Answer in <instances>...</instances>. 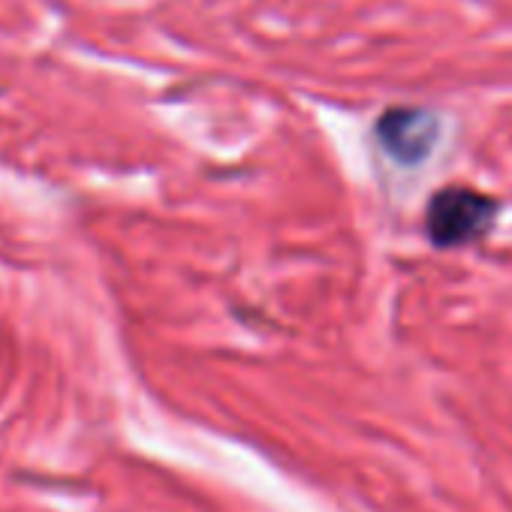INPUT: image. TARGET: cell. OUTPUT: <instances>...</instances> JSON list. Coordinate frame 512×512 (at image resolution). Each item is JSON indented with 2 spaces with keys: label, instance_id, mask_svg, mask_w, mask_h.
<instances>
[{
  "label": "cell",
  "instance_id": "2",
  "mask_svg": "<svg viewBox=\"0 0 512 512\" xmlns=\"http://www.w3.org/2000/svg\"><path fill=\"white\" fill-rule=\"evenodd\" d=\"M440 124L431 112L425 109H389L377 121V139L389 157H395L404 166L422 163L434 142H437Z\"/></svg>",
  "mask_w": 512,
  "mask_h": 512
},
{
  "label": "cell",
  "instance_id": "1",
  "mask_svg": "<svg viewBox=\"0 0 512 512\" xmlns=\"http://www.w3.org/2000/svg\"><path fill=\"white\" fill-rule=\"evenodd\" d=\"M497 214V202L485 193L467 190V187H449L434 193L428 211H425V229L428 238L437 247H464L479 241Z\"/></svg>",
  "mask_w": 512,
  "mask_h": 512
}]
</instances>
